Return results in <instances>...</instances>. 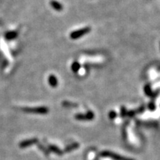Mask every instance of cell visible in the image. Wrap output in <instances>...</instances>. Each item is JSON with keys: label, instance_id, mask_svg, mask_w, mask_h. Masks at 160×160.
<instances>
[{"label": "cell", "instance_id": "obj_1", "mask_svg": "<svg viewBox=\"0 0 160 160\" xmlns=\"http://www.w3.org/2000/svg\"><path fill=\"white\" fill-rule=\"evenodd\" d=\"M90 31V28H88V27H87V28H82V29H79L78 30V31H73V32H72V33H70V39H79V38L83 36L84 35L87 34V33H89Z\"/></svg>", "mask_w": 160, "mask_h": 160}, {"label": "cell", "instance_id": "obj_2", "mask_svg": "<svg viewBox=\"0 0 160 160\" xmlns=\"http://www.w3.org/2000/svg\"><path fill=\"white\" fill-rule=\"evenodd\" d=\"M100 155L102 156H105V157H110V158L114 159V160H134L132 159L126 158V157H123L122 156L118 155V154H116L114 153H112L110 151H103L101 153Z\"/></svg>", "mask_w": 160, "mask_h": 160}, {"label": "cell", "instance_id": "obj_3", "mask_svg": "<svg viewBox=\"0 0 160 160\" xmlns=\"http://www.w3.org/2000/svg\"><path fill=\"white\" fill-rule=\"evenodd\" d=\"M75 118L78 120H92L94 118V114L92 111H88L85 115V114H77L75 116Z\"/></svg>", "mask_w": 160, "mask_h": 160}, {"label": "cell", "instance_id": "obj_4", "mask_svg": "<svg viewBox=\"0 0 160 160\" xmlns=\"http://www.w3.org/2000/svg\"><path fill=\"white\" fill-rule=\"evenodd\" d=\"M50 5H51L52 8H54L56 11H60L63 9V6H62V4H60L59 2H56V1H52V2H50Z\"/></svg>", "mask_w": 160, "mask_h": 160}, {"label": "cell", "instance_id": "obj_5", "mask_svg": "<svg viewBox=\"0 0 160 160\" xmlns=\"http://www.w3.org/2000/svg\"><path fill=\"white\" fill-rule=\"evenodd\" d=\"M49 83H50V85L52 87H56L58 85V81L56 76H53V75L50 76V77H49Z\"/></svg>", "mask_w": 160, "mask_h": 160}, {"label": "cell", "instance_id": "obj_6", "mask_svg": "<svg viewBox=\"0 0 160 160\" xmlns=\"http://www.w3.org/2000/svg\"><path fill=\"white\" fill-rule=\"evenodd\" d=\"M78 147H79V144H77V143H74V144H73V145L68 147V148L65 149V151L66 152H69V151H72V150L76 149V148H78Z\"/></svg>", "mask_w": 160, "mask_h": 160}, {"label": "cell", "instance_id": "obj_7", "mask_svg": "<svg viewBox=\"0 0 160 160\" xmlns=\"http://www.w3.org/2000/svg\"><path fill=\"white\" fill-rule=\"evenodd\" d=\"M79 68H80V65L78 62H73V65L71 66V68L73 70V72H77V70H79Z\"/></svg>", "mask_w": 160, "mask_h": 160}, {"label": "cell", "instance_id": "obj_8", "mask_svg": "<svg viewBox=\"0 0 160 160\" xmlns=\"http://www.w3.org/2000/svg\"><path fill=\"white\" fill-rule=\"evenodd\" d=\"M50 149H51L52 151H54L55 153H56V154H59V155H62V151H61L59 149V148H56V147H55V146H51V147H50Z\"/></svg>", "mask_w": 160, "mask_h": 160}, {"label": "cell", "instance_id": "obj_9", "mask_svg": "<svg viewBox=\"0 0 160 160\" xmlns=\"http://www.w3.org/2000/svg\"><path fill=\"white\" fill-rule=\"evenodd\" d=\"M145 93H146V94H148V95L151 94V87H150L149 85H147L146 87H145Z\"/></svg>", "mask_w": 160, "mask_h": 160}, {"label": "cell", "instance_id": "obj_10", "mask_svg": "<svg viewBox=\"0 0 160 160\" xmlns=\"http://www.w3.org/2000/svg\"><path fill=\"white\" fill-rule=\"evenodd\" d=\"M116 116H117V114H116L115 112H114V111L110 112V114H109V117H110V118L111 119H114V117H116Z\"/></svg>", "mask_w": 160, "mask_h": 160}]
</instances>
